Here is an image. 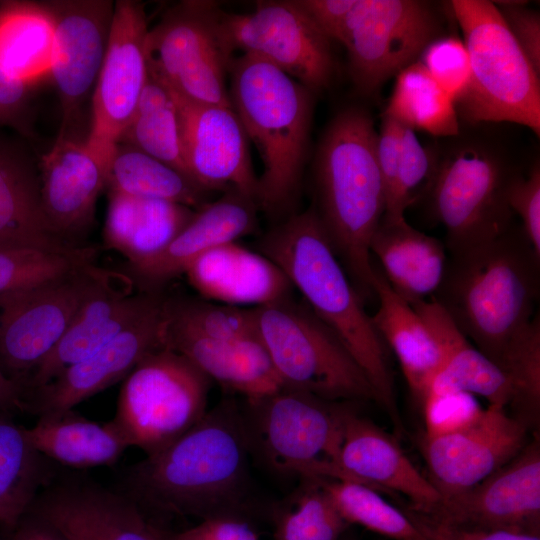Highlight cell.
Listing matches in <instances>:
<instances>
[{"mask_svg": "<svg viewBox=\"0 0 540 540\" xmlns=\"http://www.w3.org/2000/svg\"><path fill=\"white\" fill-rule=\"evenodd\" d=\"M538 257L513 227L492 242L451 255L432 297L518 390L540 386Z\"/></svg>", "mask_w": 540, "mask_h": 540, "instance_id": "6da1fadb", "label": "cell"}, {"mask_svg": "<svg viewBox=\"0 0 540 540\" xmlns=\"http://www.w3.org/2000/svg\"><path fill=\"white\" fill-rule=\"evenodd\" d=\"M250 451L244 415L226 399L168 447L129 466L121 491L147 516H242Z\"/></svg>", "mask_w": 540, "mask_h": 540, "instance_id": "7a4b0ae2", "label": "cell"}, {"mask_svg": "<svg viewBox=\"0 0 540 540\" xmlns=\"http://www.w3.org/2000/svg\"><path fill=\"white\" fill-rule=\"evenodd\" d=\"M259 249L284 272L312 312L339 338L369 380L376 402L401 430L384 342L314 208L279 222L262 237Z\"/></svg>", "mask_w": 540, "mask_h": 540, "instance_id": "3957f363", "label": "cell"}, {"mask_svg": "<svg viewBox=\"0 0 540 540\" xmlns=\"http://www.w3.org/2000/svg\"><path fill=\"white\" fill-rule=\"evenodd\" d=\"M376 146L371 114L349 106L330 120L314 158L313 208L362 298L374 293L370 240L385 213Z\"/></svg>", "mask_w": 540, "mask_h": 540, "instance_id": "277c9868", "label": "cell"}, {"mask_svg": "<svg viewBox=\"0 0 540 540\" xmlns=\"http://www.w3.org/2000/svg\"><path fill=\"white\" fill-rule=\"evenodd\" d=\"M228 75L231 106L263 163L258 208L287 218L300 192L315 94L252 54L234 57Z\"/></svg>", "mask_w": 540, "mask_h": 540, "instance_id": "5b68a950", "label": "cell"}, {"mask_svg": "<svg viewBox=\"0 0 540 540\" xmlns=\"http://www.w3.org/2000/svg\"><path fill=\"white\" fill-rule=\"evenodd\" d=\"M462 31L470 79L455 104L458 118L511 122L540 134V75L512 36L498 8L487 0H453Z\"/></svg>", "mask_w": 540, "mask_h": 540, "instance_id": "8992f818", "label": "cell"}, {"mask_svg": "<svg viewBox=\"0 0 540 540\" xmlns=\"http://www.w3.org/2000/svg\"><path fill=\"white\" fill-rule=\"evenodd\" d=\"M252 313L283 386L334 401H376L360 366L305 302L291 295L252 307Z\"/></svg>", "mask_w": 540, "mask_h": 540, "instance_id": "52a82bcc", "label": "cell"}, {"mask_svg": "<svg viewBox=\"0 0 540 540\" xmlns=\"http://www.w3.org/2000/svg\"><path fill=\"white\" fill-rule=\"evenodd\" d=\"M247 402L250 416L243 415L251 449L271 469L300 479L352 481L339 461L351 401L328 400L282 386Z\"/></svg>", "mask_w": 540, "mask_h": 540, "instance_id": "ba28073f", "label": "cell"}, {"mask_svg": "<svg viewBox=\"0 0 540 540\" xmlns=\"http://www.w3.org/2000/svg\"><path fill=\"white\" fill-rule=\"evenodd\" d=\"M211 380L168 348L146 355L125 377L112 422L128 447L151 456L162 451L207 412Z\"/></svg>", "mask_w": 540, "mask_h": 540, "instance_id": "9c48e42d", "label": "cell"}, {"mask_svg": "<svg viewBox=\"0 0 540 540\" xmlns=\"http://www.w3.org/2000/svg\"><path fill=\"white\" fill-rule=\"evenodd\" d=\"M213 1H181L149 28L146 59L149 74L192 102L232 107L226 79L234 58Z\"/></svg>", "mask_w": 540, "mask_h": 540, "instance_id": "30bf717a", "label": "cell"}, {"mask_svg": "<svg viewBox=\"0 0 540 540\" xmlns=\"http://www.w3.org/2000/svg\"><path fill=\"white\" fill-rule=\"evenodd\" d=\"M516 174L496 151L478 143L458 145L440 158L429 195L451 255L492 242L512 228L507 194Z\"/></svg>", "mask_w": 540, "mask_h": 540, "instance_id": "8fae6325", "label": "cell"}, {"mask_svg": "<svg viewBox=\"0 0 540 540\" xmlns=\"http://www.w3.org/2000/svg\"><path fill=\"white\" fill-rule=\"evenodd\" d=\"M109 270L94 263L0 295V368L24 384Z\"/></svg>", "mask_w": 540, "mask_h": 540, "instance_id": "7c38bea8", "label": "cell"}, {"mask_svg": "<svg viewBox=\"0 0 540 540\" xmlns=\"http://www.w3.org/2000/svg\"><path fill=\"white\" fill-rule=\"evenodd\" d=\"M441 30L440 13L431 2L358 0L340 40L355 89L366 96L377 92L418 61Z\"/></svg>", "mask_w": 540, "mask_h": 540, "instance_id": "4fadbf2b", "label": "cell"}, {"mask_svg": "<svg viewBox=\"0 0 540 540\" xmlns=\"http://www.w3.org/2000/svg\"><path fill=\"white\" fill-rule=\"evenodd\" d=\"M227 38L235 50L264 59L314 94L336 75L331 41L291 1H258L245 14L223 12Z\"/></svg>", "mask_w": 540, "mask_h": 540, "instance_id": "5bb4252c", "label": "cell"}, {"mask_svg": "<svg viewBox=\"0 0 540 540\" xmlns=\"http://www.w3.org/2000/svg\"><path fill=\"white\" fill-rule=\"evenodd\" d=\"M144 5L114 2L107 47L92 94L86 143L108 160L128 126L148 79Z\"/></svg>", "mask_w": 540, "mask_h": 540, "instance_id": "9a60e30c", "label": "cell"}, {"mask_svg": "<svg viewBox=\"0 0 540 540\" xmlns=\"http://www.w3.org/2000/svg\"><path fill=\"white\" fill-rule=\"evenodd\" d=\"M421 512L440 523L460 528L540 535L538 436L479 483L441 498L435 506Z\"/></svg>", "mask_w": 540, "mask_h": 540, "instance_id": "2e32d148", "label": "cell"}, {"mask_svg": "<svg viewBox=\"0 0 540 540\" xmlns=\"http://www.w3.org/2000/svg\"><path fill=\"white\" fill-rule=\"evenodd\" d=\"M54 42L49 76L57 89L62 119L57 138H79L81 110L92 97L103 63L114 2L110 0L45 1Z\"/></svg>", "mask_w": 540, "mask_h": 540, "instance_id": "e0dca14e", "label": "cell"}, {"mask_svg": "<svg viewBox=\"0 0 540 540\" xmlns=\"http://www.w3.org/2000/svg\"><path fill=\"white\" fill-rule=\"evenodd\" d=\"M175 100L184 161L205 191H236L257 203L258 178L248 138L232 107L197 103L169 90Z\"/></svg>", "mask_w": 540, "mask_h": 540, "instance_id": "ac0fdd59", "label": "cell"}, {"mask_svg": "<svg viewBox=\"0 0 540 540\" xmlns=\"http://www.w3.org/2000/svg\"><path fill=\"white\" fill-rule=\"evenodd\" d=\"M169 299L87 358L28 393L26 412L37 417L74 409L124 379L148 354L166 348Z\"/></svg>", "mask_w": 540, "mask_h": 540, "instance_id": "d6986e66", "label": "cell"}, {"mask_svg": "<svg viewBox=\"0 0 540 540\" xmlns=\"http://www.w3.org/2000/svg\"><path fill=\"white\" fill-rule=\"evenodd\" d=\"M66 540H159V528L123 491L56 476L30 507Z\"/></svg>", "mask_w": 540, "mask_h": 540, "instance_id": "ffe728a7", "label": "cell"}, {"mask_svg": "<svg viewBox=\"0 0 540 540\" xmlns=\"http://www.w3.org/2000/svg\"><path fill=\"white\" fill-rule=\"evenodd\" d=\"M529 430L505 408L489 405L465 429L424 436L429 480L441 498L468 489L513 459L529 442Z\"/></svg>", "mask_w": 540, "mask_h": 540, "instance_id": "44dd1931", "label": "cell"}, {"mask_svg": "<svg viewBox=\"0 0 540 540\" xmlns=\"http://www.w3.org/2000/svg\"><path fill=\"white\" fill-rule=\"evenodd\" d=\"M134 282L126 273L108 272L102 283L82 304L54 349L28 380V393L68 366L95 353L128 327L155 309L161 292L133 293Z\"/></svg>", "mask_w": 540, "mask_h": 540, "instance_id": "7402d4cb", "label": "cell"}, {"mask_svg": "<svg viewBox=\"0 0 540 540\" xmlns=\"http://www.w3.org/2000/svg\"><path fill=\"white\" fill-rule=\"evenodd\" d=\"M39 168L44 213L63 239L76 244L74 239L93 221L107 161L85 139L56 138Z\"/></svg>", "mask_w": 540, "mask_h": 540, "instance_id": "603a6c76", "label": "cell"}, {"mask_svg": "<svg viewBox=\"0 0 540 540\" xmlns=\"http://www.w3.org/2000/svg\"><path fill=\"white\" fill-rule=\"evenodd\" d=\"M258 205L252 198L227 191L196 210L192 219L155 257L128 267L127 275L142 292H160L167 282L185 273L200 255L254 231Z\"/></svg>", "mask_w": 540, "mask_h": 540, "instance_id": "cb8c5ba5", "label": "cell"}, {"mask_svg": "<svg viewBox=\"0 0 540 540\" xmlns=\"http://www.w3.org/2000/svg\"><path fill=\"white\" fill-rule=\"evenodd\" d=\"M339 461L352 481L378 492L402 493L416 510H428L441 499L431 481L417 470L398 443L350 405L344 417Z\"/></svg>", "mask_w": 540, "mask_h": 540, "instance_id": "d4e9b609", "label": "cell"}, {"mask_svg": "<svg viewBox=\"0 0 540 540\" xmlns=\"http://www.w3.org/2000/svg\"><path fill=\"white\" fill-rule=\"evenodd\" d=\"M184 274L205 299L237 307L266 305L291 296L294 289L273 261L237 242L200 255Z\"/></svg>", "mask_w": 540, "mask_h": 540, "instance_id": "484cf974", "label": "cell"}, {"mask_svg": "<svg viewBox=\"0 0 540 540\" xmlns=\"http://www.w3.org/2000/svg\"><path fill=\"white\" fill-rule=\"evenodd\" d=\"M410 305L431 330L445 357L426 397L456 392L479 395L489 405L505 409L510 406L517 417L518 397L513 382L471 344L445 309L434 299Z\"/></svg>", "mask_w": 540, "mask_h": 540, "instance_id": "4316f807", "label": "cell"}, {"mask_svg": "<svg viewBox=\"0 0 540 540\" xmlns=\"http://www.w3.org/2000/svg\"><path fill=\"white\" fill-rule=\"evenodd\" d=\"M166 348L183 355L211 381L244 395L247 401L272 394L283 386L257 335L207 338L174 326L169 318Z\"/></svg>", "mask_w": 540, "mask_h": 540, "instance_id": "83f0119b", "label": "cell"}, {"mask_svg": "<svg viewBox=\"0 0 540 540\" xmlns=\"http://www.w3.org/2000/svg\"><path fill=\"white\" fill-rule=\"evenodd\" d=\"M370 253L393 291L409 304L433 297L445 273V246L412 227L405 217L383 215L370 240Z\"/></svg>", "mask_w": 540, "mask_h": 540, "instance_id": "f1b7e54d", "label": "cell"}, {"mask_svg": "<svg viewBox=\"0 0 540 540\" xmlns=\"http://www.w3.org/2000/svg\"><path fill=\"white\" fill-rule=\"evenodd\" d=\"M372 288L379 301L372 322L396 355L412 395L422 404L444 364L443 351L422 318L393 291L374 263Z\"/></svg>", "mask_w": 540, "mask_h": 540, "instance_id": "f546056e", "label": "cell"}, {"mask_svg": "<svg viewBox=\"0 0 540 540\" xmlns=\"http://www.w3.org/2000/svg\"><path fill=\"white\" fill-rule=\"evenodd\" d=\"M78 246L63 239L49 223L40 178L28 159L0 146V249L63 252Z\"/></svg>", "mask_w": 540, "mask_h": 540, "instance_id": "4dcf8cb0", "label": "cell"}, {"mask_svg": "<svg viewBox=\"0 0 540 540\" xmlns=\"http://www.w3.org/2000/svg\"><path fill=\"white\" fill-rule=\"evenodd\" d=\"M196 210L167 200L109 193L105 245L124 255L129 266L141 264L163 251Z\"/></svg>", "mask_w": 540, "mask_h": 540, "instance_id": "1f68e13d", "label": "cell"}, {"mask_svg": "<svg viewBox=\"0 0 540 540\" xmlns=\"http://www.w3.org/2000/svg\"><path fill=\"white\" fill-rule=\"evenodd\" d=\"M26 434L41 455L74 469L111 466L129 448L112 420L96 422L74 409L39 416Z\"/></svg>", "mask_w": 540, "mask_h": 540, "instance_id": "d6a6232c", "label": "cell"}, {"mask_svg": "<svg viewBox=\"0 0 540 540\" xmlns=\"http://www.w3.org/2000/svg\"><path fill=\"white\" fill-rule=\"evenodd\" d=\"M54 28L45 2H0V69L34 86L49 76Z\"/></svg>", "mask_w": 540, "mask_h": 540, "instance_id": "836d02e7", "label": "cell"}, {"mask_svg": "<svg viewBox=\"0 0 540 540\" xmlns=\"http://www.w3.org/2000/svg\"><path fill=\"white\" fill-rule=\"evenodd\" d=\"M56 476L31 444L26 427L0 415V528L9 534Z\"/></svg>", "mask_w": 540, "mask_h": 540, "instance_id": "e575fe53", "label": "cell"}, {"mask_svg": "<svg viewBox=\"0 0 540 540\" xmlns=\"http://www.w3.org/2000/svg\"><path fill=\"white\" fill-rule=\"evenodd\" d=\"M109 193L172 201L199 209L207 191L173 167L143 151L118 143L108 160Z\"/></svg>", "mask_w": 540, "mask_h": 540, "instance_id": "d590c367", "label": "cell"}, {"mask_svg": "<svg viewBox=\"0 0 540 540\" xmlns=\"http://www.w3.org/2000/svg\"><path fill=\"white\" fill-rule=\"evenodd\" d=\"M414 131L451 137L459 133L455 103L420 61L402 70L383 113Z\"/></svg>", "mask_w": 540, "mask_h": 540, "instance_id": "8d00e7d4", "label": "cell"}, {"mask_svg": "<svg viewBox=\"0 0 540 540\" xmlns=\"http://www.w3.org/2000/svg\"><path fill=\"white\" fill-rule=\"evenodd\" d=\"M118 143L133 146L191 179L183 157L175 100L169 89L149 72L134 114Z\"/></svg>", "mask_w": 540, "mask_h": 540, "instance_id": "74e56055", "label": "cell"}, {"mask_svg": "<svg viewBox=\"0 0 540 540\" xmlns=\"http://www.w3.org/2000/svg\"><path fill=\"white\" fill-rule=\"evenodd\" d=\"M348 524L318 479H301L274 513V540H340Z\"/></svg>", "mask_w": 540, "mask_h": 540, "instance_id": "f35d334b", "label": "cell"}, {"mask_svg": "<svg viewBox=\"0 0 540 540\" xmlns=\"http://www.w3.org/2000/svg\"><path fill=\"white\" fill-rule=\"evenodd\" d=\"M337 511L348 524L394 540H423L402 510L385 501L375 489L347 480H320Z\"/></svg>", "mask_w": 540, "mask_h": 540, "instance_id": "ab89813d", "label": "cell"}, {"mask_svg": "<svg viewBox=\"0 0 540 540\" xmlns=\"http://www.w3.org/2000/svg\"><path fill=\"white\" fill-rule=\"evenodd\" d=\"M95 255L94 248L81 245L63 252L35 248L0 249V295L94 263Z\"/></svg>", "mask_w": 540, "mask_h": 540, "instance_id": "60d3db41", "label": "cell"}, {"mask_svg": "<svg viewBox=\"0 0 540 540\" xmlns=\"http://www.w3.org/2000/svg\"><path fill=\"white\" fill-rule=\"evenodd\" d=\"M171 324L188 332L215 339L256 334L252 308L195 299H169Z\"/></svg>", "mask_w": 540, "mask_h": 540, "instance_id": "b9f144b4", "label": "cell"}, {"mask_svg": "<svg viewBox=\"0 0 540 540\" xmlns=\"http://www.w3.org/2000/svg\"><path fill=\"white\" fill-rule=\"evenodd\" d=\"M439 160L433 150L421 144L416 131L403 126L396 187L384 216L404 217L407 208L430 194Z\"/></svg>", "mask_w": 540, "mask_h": 540, "instance_id": "7bdbcfd3", "label": "cell"}, {"mask_svg": "<svg viewBox=\"0 0 540 540\" xmlns=\"http://www.w3.org/2000/svg\"><path fill=\"white\" fill-rule=\"evenodd\" d=\"M418 61L456 104L470 79V62L462 39L440 36L424 49Z\"/></svg>", "mask_w": 540, "mask_h": 540, "instance_id": "ee69618b", "label": "cell"}, {"mask_svg": "<svg viewBox=\"0 0 540 540\" xmlns=\"http://www.w3.org/2000/svg\"><path fill=\"white\" fill-rule=\"evenodd\" d=\"M422 406L426 437L465 429L477 421L484 410L472 394L465 392L428 396Z\"/></svg>", "mask_w": 540, "mask_h": 540, "instance_id": "f6af8a7d", "label": "cell"}, {"mask_svg": "<svg viewBox=\"0 0 540 540\" xmlns=\"http://www.w3.org/2000/svg\"><path fill=\"white\" fill-rule=\"evenodd\" d=\"M508 205L522 220V231L540 257V169L534 165L528 176L516 174L508 188Z\"/></svg>", "mask_w": 540, "mask_h": 540, "instance_id": "bcb514c9", "label": "cell"}, {"mask_svg": "<svg viewBox=\"0 0 540 540\" xmlns=\"http://www.w3.org/2000/svg\"><path fill=\"white\" fill-rule=\"evenodd\" d=\"M503 20L525 56L540 75V14L526 1H495Z\"/></svg>", "mask_w": 540, "mask_h": 540, "instance_id": "7dc6e473", "label": "cell"}, {"mask_svg": "<svg viewBox=\"0 0 540 540\" xmlns=\"http://www.w3.org/2000/svg\"><path fill=\"white\" fill-rule=\"evenodd\" d=\"M403 512L427 540H540V535L518 531L468 529L446 525L410 506Z\"/></svg>", "mask_w": 540, "mask_h": 540, "instance_id": "c3c4849f", "label": "cell"}, {"mask_svg": "<svg viewBox=\"0 0 540 540\" xmlns=\"http://www.w3.org/2000/svg\"><path fill=\"white\" fill-rule=\"evenodd\" d=\"M159 540H259V537L243 516L221 515L203 519L179 532L160 528Z\"/></svg>", "mask_w": 540, "mask_h": 540, "instance_id": "681fc988", "label": "cell"}, {"mask_svg": "<svg viewBox=\"0 0 540 540\" xmlns=\"http://www.w3.org/2000/svg\"><path fill=\"white\" fill-rule=\"evenodd\" d=\"M402 131V124L387 115H382L380 129L377 131L376 152L385 194V209L396 187Z\"/></svg>", "mask_w": 540, "mask_h": 540, "instance_id": "f907efd6", "label": "cell"}, {"mask_svg": "<svg viewBox=\"0 0 540 540\" xmlns=\"http://www.w3.org/2000/svg\"><path fill=\"white\" fill-rule=\"evenodd\" d=\"M314 25L332 42H340L358 0H294Z\"/></svg>", "mask_w": 540, "mask_h": 540, "instance_id": "816d5d0a", "label": "cell"}, {"mask_svg": "<svg viewBox=\"0 0 540 540\" xmlns=\"http://www.w3.org/2000/svg\"><path fill=\"white\" fill-rule=\"evenodd\" d=\"M30 86L0 69V126L27 131Z\"/></svg>", "mask_w": 540, "mask_h": 540, "instance_id": "f5cc1de1", "label": "cell"}, {"mask_svg": "<svg viewBox=\"0 0 540 540\" xmlns=\"http://www.w3.org/2000/svg\"><path fill=\"white\" fill-rule=\"evenodd\" d=\"M8 535L9 540H66L50 522L31 508Z\"/></svg>", "mask_w": 540, "mask_h": 540, "instance_id": "db71d44e", "label": "cell"}, {"mask_svg": "<svg viewBox=\"0 0 540 540\" xmlns=\"http://www.w3.org/2000/svg\"><path fill=\"white\" fill-rule=\"evenodd\" d=\"M27 387L12 379L0 368V415L13 417L26 412Z\"/></svg>", "mask_w": 540, "mask_h": 540, "instance_id": "11a10c76", "label": "cell"}, {"mask_svg": "<svg viewBox=\"0 0 540 540\" xmlns=\"http://www.w3.org/2000/svg\"><path fill=\"white\" fill-rule=\"evenodd\" d=\"M423 540H427V539L425 538V539H423Z\"/></svg>", "mask_w": 540, "mask_h": 540, "instance_id": "9f6ffc18", "label": "cell"}]
</instances>
